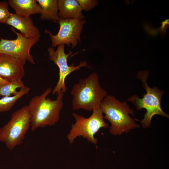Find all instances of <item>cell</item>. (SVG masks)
I'll use <instances>...</instances> for the list:
<instances>
[{
  "instance_id": "obj_19",
  "label": "cell",
  "mask_w": 169,
  "mask_h": 169,
  "mask_svg": "<svg viewBox=\"0 0 169 169\" xmlns=\"http://www.w3.org/2000/svg\"><path fill=\"white\" fill-rule=\"evenodd\" d=\"M9 82H10L2 79L0 76V86Z\"/></svg>"
},
{
  "instance_id": "obj_4",
  "label": "cell",
  "mask_w": 169,
  "mask_h": 169,
  "mask_svg": "<svg viewBox=\"0 0 169 169\" xmlns=\"http://www.w3.org/2000/svg\"><path fill=\"white\" fill-rule=\"evenodd\" d=\"M149 76V72L146 70L137 73L136 77L141 81L142 85L146 93L143 95L142 98H140L136 95H134L126 100V101H131L137 110L143 109L146 110L144 118L141 121L143 128L150 127L152 118L155 115H161L168 118L169 117V115L162 110L161 106V99L164 92L157 87L151 88L149 86L147 83Z\"/></svg>"
},
{
  "instance_id": "obj_10",
  "label": "cell",
  "mask_w": 169,
  "mask_h": 169,
  "mask_svg": "<svg viewBox=\"0 0 169 169\" xmlns=\"http://www.w3.org/2000/svg\"><path fill=\"white\" fill-rule=\"evenodd\" d=\"M25 64L11 55L0 53V76L11 82L22 79L25 74Z\"/></svg>"
},
{
  "instance_id": "obj_1",
  "label": "cell",
  "mask_w": 169,
  "mask_h": 169,
  "mask_svg": "<svg viewBox=\"0 0 169 169\" xmlns=\"http://www.w3.org/2000/svg\"><path fill=\"white\" fill-rule=\"evenodd\" d=\"M52 91V88L49 87L41 95L32 97L29 101L28 105L33 131L39 128L54 125L60 119L64 93L60 91L56 99L52 100L47 97Z\"/></svg>"
},
{
  "instance_id": "obj_9",
  "label": "cell",
  "mask_w": 169,
  "mask_h": 169,
  "mask_svg": "<svg viewBox=\"0 0 169 169\" xmlns=\"http://www.w3.org/2000/svg\"><path fill=\"white\" fill-rule=\"evenodd\" d=\"M11 30L16 33L17 38L14 40L1 38L0 53L11 55L21 60L25 64L28 61L35 64L33 56L30 54L31 48L39 40V38H27L11 27Z\"/></svg>"
},
{
  "instance_id": "obj_13",
  "label": "cell",
  "mask_w": 169,
  "mask_h": 169,
  "mask_svg": "<svg viewBox=\"0 0 169 169\" xmlns=\"http://www.w3.org/2000/svg\"><path fill=\"white\" fill-rule=\"evenodd\" d=\"M58 16L62 19H84L82 9L75 0H58Z\"/></svg>"
},
{
  "instance_id": "obj_16",
  "label": "cell",
  "mask_w": 169,
  "mask_h": 169,
  "mask_svg": "<svg viewBox=\"0 0 169 169\" xmlns=\"http://www.w3.org/2000/svg\"><path fill=\"white\" fill-rule=\"evenodd\" d=\"M25 86L22 79H18L2 85L0 86V97L9 96L12 94L15 95L18 91L16 90L17 89Z\"/></svg>"
},
{
  "instance_id": "obj_7",
  "label": "cell",
  "mask_w": 169,
  "mask_h": 169,
  "mask_svg": "<svg viewBox=\"0 0 169 169\" xmlns=\"http://www.w3.org/2000/svg\"><path fill=\"white\" fill-rule=\"evenodd\" d=\"M84 19L59 18L58 22L60 28L58 33L53 34L47 29L44 32L50 36L52 41V47H55L60 44H65L70 47V44L74 49L80 42V34L84 24L85 23Z\"/></svg>"
},
{
  "instance_id": "obj_12",
  "label": "cell",
  "mask_w": 169,
  "mask_h": 169,
  "mask_svg": "<svg viewBox=\"0 0 169 169\" xmlns=\"http://www.w3.org/2000/svg\"><path fill=\"white\" fill-rule=\"evenodd\" d=\"M36 0H9L8 4L21 17L28 18L32 15L40 14L41 9Z\"/></svg>"
},
{
  "instance_id": "obj_14",
  "label": "cell",
  "mask_w": 169,
  "mask_h": 169,
  "mask_svg": "<svg viewBox=\"0 0 169 169\" xmlns=\"http://www.w3.org/2000/svg\"><path fill=\"white\" fill-rule=\"evenodd\" d=\"M40 6V18L42 20H51L57 23L58 16V0H36Z\"/></svg>"
},
{
  "instance_id": "obj_8",
  "label": "cell",
  "mask_w": 169,
  "mask_h": 169,
  "mask_svg": "<svg viewBox=\"0 0 169 169\" xmlns=\"http://www.w3.org/2000/svg\"><path fill=\"white\" fill-rule=\"evenodd\" d=\"M64 45H58L56 51L51 47L48 49L50 60L58 66L59 70V79L56 85L52 90L53 95L58 94L60 91L64 93H66L67 90L65 84L66 77L71 73L79 70L82 67H88V64L86 61H80L77 66H75L74 63L69 65L68 58L71 54L72 52H69L68 54L65 53Z\"/></svg>"
},
{
  "instance_id": "obj_15",
  "label": "cell",
  "mask_w": 169,
  "mask_h": 169,
  "mask_svg": "<svg viewBox=\"0 0 169 169\" xmlns=\"http://www.w3.org/2000/svg\"><path fill=\"white\" fill-rule=\"evenodd\" d=\"M30 88L25 85L20 88L18 93L13 96H4L0 99V113L10 110L16 102L23 96L27 94Z\"/></svg>"
},
{
  "instance_id": "obj_2",
  "label": "cell",
  "mask_w": 169,
  "mask_h": 169,
  "mask_svg": "<svg viewBox=\"0 0 169 169\" xmlns=\"http://www.w3.org/2000/svg\"><path fill=\"white\" fill-rule=\"evenodd\" d=\"M70 93L73 96V110L82 109L90 111L99 107L102 101L108 95L107 91L100 86L98 76L95 72L79 79L73 85Z\"/></svg>"
},
{
  "instance_id": "obj_6",
  "label": "cell",
  "mask_w": 169,
  "mask_h": 169,
  "mask_svg": "<svg viewBox=\"0 0 169 169\" xmlns=\"http://www.w3.org/2000/svg\"><path fill=\"white\" fill-rule=\"evenodd\" d=\"M92 112L91 116L88 118L76 113L72 114L75 122L72 124L71 129L67 136L70 143L72 144L77 137L82 136L97 145L98 140L94 135L101 128H107L108 125L104 120V116L100 106Z\"/></svg>"
},
{
  "instance_id": "obj_3",
  "label": "cell",
  "mask_w": 169,
  "mask_h": 169,
  "mask_svg": "<svg viewBox=\"0 0 169 169\" xmlns=\"http://www.w3.org/2000/svg\"><path fill=\"white\" fill-rule=\"evenodd\" d=\"M100 106L105 114L104 118L111 123L109 131L111 134L120 135L140 127L130 116L131 114L135 116L134 111L126 101H120L113 95H108L102 101Z\"/></svg>"
},
{
  "instance_id": "obj_11",
  "label": "cell",
  "mask_w": 169,
  "mask_h": 169,
  "mask_svg": "<svg viewBox=\"0 0 169 169\" xmlns=\"http://www.w3.org/2000/svg\"><path fill=\"white\" fill-rule=\"evenodd\" d=\"M6 23L19 30L21 34L27 38L40 37L39 30L34 25L30 17L23 18L11 13Z\"/></svg>"
},
{
  "instance_id": "obj_18",
  "label": "cell",
  "mask_w": 169,
  "mask_h": 169,
  "mask_svg": "<svg viewBox=\"0 0 169 169\" xmlns=\"http://www.w3.org/2000/svg\"><path fill=\"white\" fill-rule=\"evenodd\" d=\"M82 10L89 11L95 7L98 3L95 0H76Z\"/></svg>"
},
{
  "instance_id": "obj_17",
  "label": "cell",
  "mask_w": 169,
  "mask_h": 169,
  "mask_svg": "<svg viewBox=\"0 0 169 169\" xmlns=\"http://www.w3.org/2000/svg\"><path fill=\"white\" fill-rule=\"evenodd\" d=\"M9 4L6 1H0V23H6L11 13L8 10Z\"/></svg>"
},
{
  "instance_id": "obj_5",
  "label": "cell",
  "mask_w": 169,
  "mask_h": 169,
  "mask_svg": "<svg viewBox=\"0 0 169 169\" xmlns=\"http://www.w3.org/2000/svg\"><path fill=\"white\" fill-rule=\"evenodd\" d=\"M31 126V117L28 105L12 114L9 121L0 128V141L13 150L23 142Z\"/></svg>"
}]
</instances>
